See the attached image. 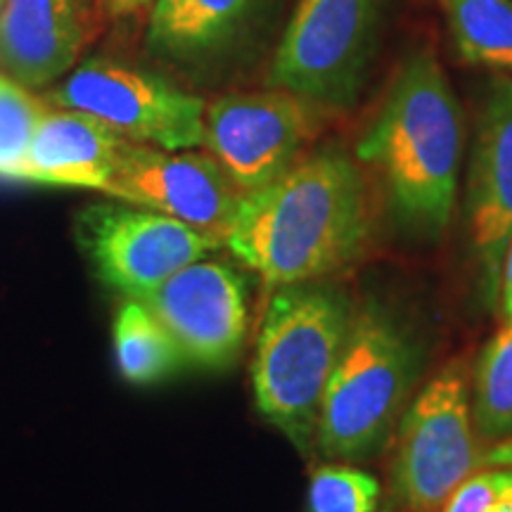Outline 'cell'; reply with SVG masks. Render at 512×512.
Wrapping results in <instances>:
<instances>
[{"mask_svg":"<svg viewBox=\"0 0 512 512\" xmlns=\"http://www.w3.org/2000/svg\"><path fill=\"white\" fill-rule=\"evenodd\" d=\"M373 216L354 159L325 147L242 195L223 247L268 290L328 280L363 254Z\"/></svg>","mask_w":512,"mask_h":512,"instance_id":"obj_1","label":"cell"},{"mask_svg":"<svg viewBox=\"0 0 512 512\" xmlns=\"http://www.w3.org/2000/svg\"><path fill=\"white\" fill-rule=\"evenodd\" d=\"M463 114L444 69L418 55L384 100L356 147L361 162L380 174L389 209L420 238H439L456 207Z\"/></svg>","mask_w":512,"mask_h":512,"instance_id":"obj_2","label":"cell"},{"mask_svg":"<svg viewBox=\"0 0 512 512\" xmlns=\"http://www.w3.org/2000/svg\"><path fill=\"white\" fill-rule=\"evenodd\" d=\"M356 306L328 280L275 287L259 323L252 392L259 413L309 453L325 389L347 347Z\"/></svg>","mask_w":512,"mask_h":512,"instance_id":"obj_3","label":"cell"},{"mask_svg":"<svg viewBox=\"0 0 512 512\" xmlns=\"http://www.w3.org/2000/svg\"><path fill=\"white\" fill-rule=\"evenodd\" d=\"M420 347L384 306H358L320 406L313 448L328 460H366L382 451L411 403Z\"/></svg>","mask_w":512,"mask_h":512,"instance_id":"obj_4","label":"cell"},{"mask_svg":"<svg viewBox=\"0 0 512 512\" xmlns=\"http://www.w3.org/2000/svg\"><path fill=\"white\" fill-rule=\"evenodd\" d=\"M399 422L389 470V489L399 510L439 512L467 477L484 467L512 465L510 441L491 448L479 439L463 361L441 368L413 396Z\"/></svg>","mask_w":512,"mask_h":512,"instance_id":"obj_5","label":"cell"},{"mask_svg":"<svg viewBox=\"0 0 512 512\" xmlns=\"http://www.w3.org/2000/svg\"><path fill=\"white\" fill-rule=\"evenodd\" d=\"M74 240L95 278L126 299H147L171 275L223 247L188 223L121 200L83 207Z\"/></svg>","mask_w":512,"mask_h":512,"instance_id":"obj_6","label":"cell"},{"mask_svg":"<svg viewBox=\"0 0 512 512\" xmlns=\"http://www.w3.org/2000/svg\"><path fill=\"white\" fill-rule=\"evenodd\" d=\"M382 0H299L268 83L306 102L349 107L373 50Z\"/></svg>","mask_w":512,"mask_h":512,"instance_id":"obj_7","label":"cell"},{"mask_svg":"<svg viewBox=\"0 0 512 512\" xmlns=\"http://www.w3.org/2000/svg\"><path fill=\"white\" fill-rule=\"evenodd\" d=\"M48 100L64 110L91 114L131 143L162 150H195L204 145V100L128 64L83 62Z\"/></svg>","mask_w":512,"mask_h":512,"instance_id":"obj_8","label":"cell"},{"mask_svg":"<svg viewBox=\"0 0 512 512\" xmlns=\"http://www.w3.org/2000/svg\"><path fill=\"white\" fill-rule=\"evenodd\" d=\"M313 133L309 102L287 91L226 95L207 105L204 147L242 195L299 162Z\"/></svg>","mask_w":512,"mask_h":512,"instance_id":"obj_9","label":"cell"},{"mask_svg":"<svg viewBox=\"0 0 512 512\" xmlns=\"http://www.w3.org/2000/svg\"><path fill=\"white\" fill-rule=\"evenodd\" d=\"M102 195L159 211L226 242L242 192L214 157L195 150L128 143Z\"/></svg>","mask_w":512,"mask_h":512,"instance_id":"obj_10","label":"cell"},{"mask_svg":"<svg viewBox=\"0 0 512 512\" xmlns=\"http://www.w3.org/2000/svg\"><path fill=\"white\" fill-rule=\"evenodd\" d=\"M143 302L176 342L183 363L216 370L240 356L249 328L247 290L223 261L185 266Z\"/></svg>","mask_w":512,"mask_h":512,"instance_id":"obj_11","label":"cell"},{"mask_svg":"<svg viewBox=\"0 0 512 512\" xmlns=\"http://www.w3.org/2000/svg\"><path fill=\"white\" fill-rule=\"evenodd\" d=\"M467 238L484 268L489 292L512 235V79H496L486 95L465 202Z\"/></svg>","mask_w":512,"mask_h":512,"instance_id":"obj_12","label":"cell"},{"mask_svg":"<svg viewBox=\"0 0 512 512\" xmlns=\"http://www.w3.org/2000/svg\"><path fill=\"white\" fill-rule=\"evenodd\" d=\"M88 0H3L0 64L27 88L69 74L86 46Z\"/></svg>","mask_w":512,"mask_h":512,"instance_id":"obj_13","label":"cell"},{"mask_svg":"<svg viewBox=\"0 0 512 512\" xmlns=\"http://www.w3.org/2000/svg\"><path fill=\"white\" fill-rule=\"evenodd\" d=\"M131 140L79 110L50 105L19 164L15 181L105 190Z\"/></svg>","mask_w":512,"mask_h":512,"instance_id":"obj_14","label":"cell"},{"mask_svg":"<svg viewBox=\"0 0 512 512\" xmlns=\"http://www.w3.org/2000/svg\"><path fill=\"white\" fill-rule=\"evenodd\" d=\"M252 0H155L147 48L188 57L221 46L235 34Z\"/></svg>","mask_w":512,"mask_h":512,"instance_id":"obj_15","label":"cell"},{"mask_svg":"<svg viewBox=\"0 0 512 512\" xmlns=\"http://www.w3.org/2000/svg\"><path fill=\"white\" fill-rule=\"evenodd\" d=\"M119 373L133 384H152L183 363L181 351L143 299H124L114 320Z\"/></svg>","mask_w":512,"mask_h":512,"instance_id":"obj_16","label":"cell"},{"mask_svg":"<svg viewBox=\"0 0 512 512\" xmlns=\"http://www.w3.org/2000/svg\"><path fill=\"white\" fill-rule=\"evenodd\" d=\"M472 422L484 444L512 439V323L486 342L470 377Z\"/></svg>","mask_w":512,"mask_h":512,"instance_id":"obj_17","label":"cell"},{"mask_svg":"<svg viewBox=\"0 0 512 512\" xmlns=\"http://www.w3.org/2000/svg\"><path fill=\"white\" fill-rule=\"evenodd\" d=\"M460 55L512 72V0H441Z\"/></svg>","mask_w":512,"mask_h":512,"instance_id":"obj_18","label":"cell"},{"mask_svg":"<svg viewBox=\"0 0 512 512\" xmlns=\"http://www.w3.org/2000/svg\"><path fill=\"white\" fill-rule=\"evenodd\" d=\"M380 479L349 463H325L311 472L309 512H377Z\"/></svg>","mask_w":512,"mask_h":512,"instance_id":"obj_19","label":"cell"},{"mask_svg":"<svg viewBox=\"0 0 512 512\" xmlns=\"http://www.w3.org/2000/svg\"><path fill=\"white\" fill-rule=\"evenodd\" d=\"M48 102L31 95L27 86L0 74V178L15 181Z\"/></svg>","mask_w":512,"mask_h":512,"instance_id":"obj_20","label":"cell"},{"mask_svg":"<svg viewBox=\"0 0 512 512\" xmlns=\"http://www.w3.org/2000/svg\"><path fill=\"white\" fill-rule=\"evenodd\" d=\"M508 477V467H484L467 477L463 484L446 498L439 512H489L491 503Z\"/></svg>","mask_w":512,"mask_h":512,"instance_id":"obj_21","label":"cell"},{"mask_svg":"<svg viewBox=\"0 0 512 512\" xmlns=\"http://www.w3.org/2000/svg\"><path fill=\"white\" fill-rule=\"evenodd\" d=\"M498 297H501V311L505 323H512V235L505 245L501 273H498Z\"/></svg>","mask_w":512,"mask_h":512,"instance_id":"obj_22","label":"cell"},{"mask_svg":"<svg viewBox=\"0 0 512 512\" xmlns=\"http://www.w3.org/2000/svg\"><path fill=\"white\" fill-rule=\"evenodd\" d=\"M489 512H512V467H508V477L498 491V496L491 503Z\"/></svg>","mask_w":512,"mask_h":512,"instance_id":"obj_23","label":"cell"},{"mask_svg":"<svg viewBox=\"0 0 512 512\" xmlns=\"http://www.w3.org/2000/svg\"><path fill=\"white\" fill-rule=\"evenodd\" d=\"M150 3H155V0H105L110 15H128V12H136Z\"/></svg>","mask_w":512,"mask_h":512,"instance_id":"obj_24","label":"cell"},{"mask_svg":"<svg viewBox=\"0 0 512 512\" xmlns=\"http://www.w3.org/2000/svg\"><path fill=\"white\" fill-rule=\"evenodd\" d=\"M0 8H3V0H0Z\"/></svg>","mask_w":512,"mask_h":512,"instance_id":"obj_25","label":"cell"},{"mask_svg":"<svg viewBox=\"0 0 512 512\" xmlns=\"http://www.w3.org/2000/svg\"><path fill=\"white\" fill-rule=\"evenodd\" d=\"M401 512H406V510H401Z\"/></svg>","mask_w":512,"mask_h":512,"instance_id":"obj_26","label":"cell"},{"mask_svg":"<svg viewBox=\"0 0 512 512\" xmlns=\"http://www.w3.org/2000/svg\"><path fill=\"white\" fill-rule=\"evenodd\" d=\"M88 3H91V0H88Z\"/></svg>","mask_w":512,"mask_h":512,"instance_id":"obj_27","label":"cell"}]
</instances>
